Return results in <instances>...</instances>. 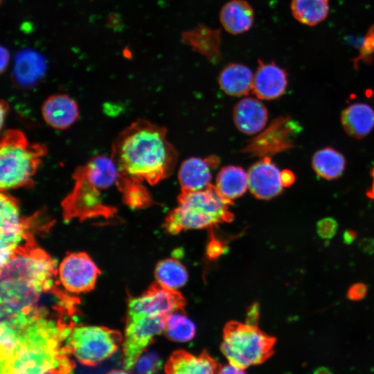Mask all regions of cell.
<instances>
[{
    "label": "cell",
    "instance_id": "21",
    "mask_svg": "<svg viewBox=\"0 0 374 374\" xmlns=\"http://www.w3.org/2000/svg\"><path fill=\"white\" fill-rule=\"evenodd\" d=\"M182 41L212 62L216 63L221 57L219 30L199 25L184 32L182 34Z\"/></svg>",
    "mask_w": 374,
    "mask_h": 374
},
{
    "label": "cell",
    "instance_id": "11",
    "mask_svg": "<svg viewBox=\"0 0 374 374\" xmlns=\"http://www.w3.org/2000/svg\"><path fill=\"white\" fill-rule=\"evenodd\" d=\"M185 300L177 290L163 287L157 283L142 295L128 302L127 316H162L183 310Z\"/></svg>",
    "mask_w": 374,
    "mask_h": 374
},
{
    "label": "cell",
    "instance_id": "40",
    "mask_svg": "<svg viewBox=\"0 0 374 374\" xmlns=\"http://www.w3.org/2000/svg\"><path fill=\"white\" fill-rule=\"evenodd\" d=\"M371 177L373 178V181H372L371 187L366 192V195L369 198H371L372 199H374V166L371 170Z\"/></svg>",
    "mask_w": 374,
    "mask_h": 374
},
{
    "label": "cell",
    "instance_id": "3",
    "mask_svg": "<svg viewBox=\"0 0 374 374\" xmlns=\"http://www.w3.org/2000/svg\"><path fill=\"white\" fill-rule=\"evenodd\" d=\"M177 202L165 222V228L170 233L211 227L233 217L229 210L232 202L225 199L213 184L202 190L181 191Z\"/></svg>",
    "mask_w": 374,
    "mask_h": 374
},
{
    "label": "cell",
    "instance_id": "6",
    "mask_svg": "<svg viewBox=\"0 0 374 374\" xmlns=\"http://www.w3.org/2000/svg\"><path fill=\"white\" fill-rule=\"evenodd\" d=\"M123 342L121 335L114 330L96 326L72 327L66 348L80 363L94 366L109 358Z\"/></svg>",
    "mask_w": 374,
    "mask_h": 374
},
{
    "label": "cell",
    "instance_id": "39",
    "mask_svg": "<svg viewBox=\"0 0 374 374\" xmlns=\"http://www.w3.org/2000/svg\"><path fill=\"white\" fill-rule=\"evenodd\" d=\"M0 107H1V127L2 128L3 124L5 121L6 115L8 112V105L7 102L2 100L1 102Z\"/></svg>",
    "mask_w": 374,
    "mask_h": 374
},
{
    "label": "cell",
    "instance_id": "22",
    "mask_svg": "<svg viewBox=\"0 0 374 374\" xmlns=\"http://www.w3.org/2000/svg\"><path fill=\"white\" fill-rule=\"evenodd\" d=\"M341 122L348 135L361 139L374 128V110L365 103L352 104L343 110Z\"/></svg>",
    "mask_w": 374,
    "mask_h": 374
},
{
    "label": "cell",
    "instance_id": "12",
    "mask_svg": "<svg viewBox=\"0 0 374 374\" xmlns=\"http://www.w3.org/2000/svg\"><path fill=\"white\" fill-rule=\"evenodd\" d=\"M247 174L249 188L258 199H269L283 191L282 171L269 157L253 163Z\"/></svg>",
    "mask_w": 374,
    "mask_h": 374
},
{
    "label": "cell",
    "instance_id": "36",
    "mask_svg": "<svg viewBox=\"0 0 374 374\" xmlns=\"http://www.w3.org/2000/svg\"><path fill=\"white\" fill-rule=\"evenodd\" d=\"M0 54H1L0 71L1 73H3L8 66L10 55V52L8 49L6 47H4L3 46H1Z\"/></svg>",
    "mask_w": 374,
    "mask_h": 374
},
{
    "label": "cell",
    "instance_id": "20",
    "mask_svg": "<svg viewBox=\"0 0 374 374\" xmlns=\"http://www.w3.org/2000/svg\"><path fill=\"white\" fill-rule=\"evenodd\" d=\"M299 125L288 118H280L274 121L259 137L256 143H262L260 149L265 152H278L293 147V136L299 133Z\"/></svg>",
    "mask_w": 374,
    "mask_h": 374
},
{
    "label": "cell",
    "instance_id": "16",
    "mask_svg": "<svg viewBox=\"0 0 374 374\" xmlns=\"http://www.w3.org/2000/svg\"><path fill=\"white\" fill-rule=\"evenodd\" d=\"M220 364L206 350L198 355L179 350L166 363L165 374H217Z\"/></svg>",
    "mask_w": 374,
    "mask_h": 374
},
{
    "label": "cell",
    "instance_id": "24",
    "mask_svg": "<svg viewBox=\"0 0 374 374\" xmlns=\"http://www.w3.org/2000/svg\"><path fill=\"white\" fill-rule=\"evenodd\" d=\"M215 187L225 199L232 202L249 188L248 174L239 166H224L217 175Z\"/></svg>",
    "mask_w": 374,
    "mask_h": 374
},
{
    "label": "cell",
    "instance_id": "8",
    "mask_svg": "<svg viewBox=\"0 0 374 374\" xmlns=\"http://www.w3.org/2000/svg\"><path fill=\"white\" fill-rule=\"evenodd\" d=\"M73 177L75 179L73 189L63 203L66 214L86 216L106 211L100 192L108 188L82 166L77 168Z\"/></svg>",
    "mask_w": 374,
    "mask_h": 374
},
{
    "label": "cell",
    "instance_id": "7",
    "mask_svg": "<svg viewBox=\"0 0 374 374\" xmlns=\"http://www.w3.org/2000/svg\"><path fill=\"white\" fill-rule=\"evenodd\" d=\"M165 325L166 317L127 316L123 339V364L125 370L131 371L153 338L164 331Z\"/></svg>",
    "mask_w": 374,
    "mask_h": 374
},
{
    "label": "cell",
    "instance_id": "34",
    "mask_svg": "<svg viewBox=\"0 0 374 374\" xmlns=\"http://www.w3.org/2000/svg\"><path fill=\"white\" fill-rule=\"evenodd\" d=\"M217 374H246L244 369L240 368L229 363L219 366Z\"/></svg>",
    "mask_w": 374,
    "mask_h": 374
},
{
    "label": "cell",
    "instance_id": "23",
    "mask_svg": "<svg viewBox=\"0 0 374 374\" xmlns=\"http://www.w3.org/2000/svg\"><path fill=\"white\" fill-rule=\"evenodd\" d=\"M253 75L245 65L230 63L220 72L219 84L226 94L242 96L252 91Z\"/></svg>",
    "mask_w": 374,
    "mask_h": 374
},
{
    "label": "cell",
    "instance_id": "41",
    "mask_svg": "<svg viewBox=\"0 0 374 374\" xmlns=\"http://www.w3.org/2000/svg\"><path fill=\"white\" fill-rule=\"evenodd\" d=\"M313 374H332V371L327 367L321 366L317 368Z\"/></svg>",
    "mask_w": 374,
    "mask_h": 374
},
{
    "label": "cell",
    "instance_id": "37",
    "mask_svg": "<svg viewBox=\"0 0 374 374\" xmlns=\"http://www.w3.org/2000/svg\"><path fill=\"white\" fill-rule=\"evenodd\" d=\"M282 180L284 187H287L291 186L295 180V177L294 173L288 170H285L282 171Z\"/></svg>",
    "mask_w": 374,
    "mask_h": 374
},
{
    "label": "cell",
    "instance_id": "18",
    "mask_svg": "<svg viewBox=\"0 0 374 374\" xmlns=\"http://www.w3.org/2000/svg\"><path fill=\"white\" fill-rule=\"evenodd\" d=\"M217 162L216 158L203 159L190 157L186 159L180 166L178 179L181 191H198L206 188L211 184L212 163Z\"/></svg>",
    "mask_w": 374,
    "mask_h": 374
},
{
    "label": "cell",
    "instance_id": "26",
    "mask_svg": "<svg viewBox=\"0 0 374 374\" xmlns=\"http://www.w3.org/2000/svg\"><path fill=\"white\" fill-rule=\"evenodd\" d=\"M290 8L293 17L300 23L316 26L327 17L328 0H292Z\"/></svg>",
    "mask_w": 374,
    "mask_h": 374
},
{
    "label": "cell",
    "instance_id": "19",
    "mask_svg": "<svg viewBox=\"0 0 374 374\" xmlns=\"http://www.w3.org/2000/svg\"><path fill=\"white\" fill-rule=\"evenodd\" d=\"M220 21L223 28L231 35L248 31L254 21V12L245 0H230L220 11Z\"/></svg>",
    "mask_w": 374,
    "mask_h": 374
},
{
    "label": "cell",
    "instance_id": "27",
    "mask_svg": "<svg viewBox=\"0 0 374 374\" xmlns=\"http://www.w3.org/2000/svg\"><path fill=\"white\" fill-rule=\"evenodd\" d=\"M157 283L177 290L188 280V274L183 265L177 259L168 258L159 262L155 269Z\"/></svg>",
    "mask_w": 374,
    "mask_h": 374
},
{
    "label": "cell",
    "instance_id": "32",
    "mask_svg": "<svg viewBox=\"0 0 374 374\" xmlns=\"http://www.w3.org/2000/svg\"><path fill=\"white\" fill-rule=\"evenodd\" d=\"M374 53V24L368 30L359 48V54L355 59L356 64Z\"/></svg>",
    "mask_w": 374,
    "mask_h": 374
},
{
    "label": "cell",
    "instance_id": "29",
    "mask_svg": "<svg viewBox=\"0 0 374 374\" xmlns=\"http://www.w3.org/2000/svg\"><path fill=\"white\" fill-rule=\"evenodd\" d=\"M124 192L127 204L133 208H140L148 205L151 201L148 191L141 183H130L119 188Z\"/></svg>",
    "mask_w": 374,
    "mask_h": 374
},
{
    "label": "cell",
    "instance_id": "10",
    "mask_svg": "<svg viewBox=\"0 0 374 374\" xmlns=\"http://www.w3.org/2000/svg\"><path fill=\"white\" fill-rule=\"evenodd\" d=\"M99 273L97 265L87 254L76 252L69 254L62 260L57 276L67 292L80 294L94 287Z\"/></svg>",
    "mask_w": 374,
    "mask_h": 374
},
{
    "label": "cell",
    "instance_id": "33",
    "mask_svg": "<svg viewBox=\"0 0 374 374\" xmlns=\"http://www.w3.org/2000/svg\"><path fill=\"white\" fill-rule=\"evenodd\" d=\"M367 293V287L363 283L352 285L347 291V297L351 301H359L364 299Z\"/></svg>",
    "mask_w": 374,
    "mask_h": 374
},
{
    "label": "cell",
    "instance_id": "13",
    "mask_svg": "<svg viewBox=\"0 0 374 374\" xmlns=\"http://www.w3.org/2000/svg\"><path fill=\"white\" fill-rule=\"evenodd\" d=\"M287 84L286 71L274 62L258 61L253 75L252 92L259 99L273 100L282 96Z\"/></svg>",
    "mask_w": 374,
    "mask_h": 374
},
{
    "label": "cell",
    "instance_id": "9",
    "mask_svg": "<svg viewBox=\"0 0 374 374\" xmlns=\"http://www.w3.org/2000/svg\"><path fill=\"white\" fill-rule=\"evenodd\" d=\"M26 235V226L16 199L2 191L0 195L1 267L22 247Z\"/></svg>",
    "mask_w": 374,
    "mask_h": 374
},
{
    "label": "cell",
    "instance_id": "4",
    "mask_svg": "<svg viewBox=\"0 0 374 374\" xmlns=\"http://www.w3.org/2000/svg\"><path fill=\"white\" fill-rule=\"evenodd\" d=\"M46 147L30 143L18 130H8L0 143V188L1 191L33 184V177L46 154Z\"/></svg>",
    "mask_w": 374,
    "mask_h": 374
},
{
    "label": "cell",
    "instance_id": "1",
    "mask_svg": "<svg viewBox=\"0 0 374 374\" xmlns=\"http://www.w3.org/2000/svg\"><path fill=\"white\" fill-rule=\"evenodd\" d=\"M111 157L118 172V188L143 181L154 185L172 172L177 152L165 128L139 119L117 136Z\"/></svg>",
    "mask_w": 374,
    "mask_h": 374
},
{
    "label": "cell",
    "instance_id": "42",
    "mask_svg": "<svg viewBox=\"0 0 374 374\" xmlns=\"http://www.w3.org/2000/svg\"><path fill=\"white\" fill-rule=\"evenodd\" d=\"M105 374H130L128 371H127V370H122V369H114V370H112L107 373H106Z\"/></svg>",
    "mask_w": 374,
    "mask_h": 374
},
{
    "label": "cell",
    "instance_id": "5",
    "mask_svg": "<svg viewBox=\"0 0 374 374\" xmlns=\"http://www.w3.org/2000/svg\"><path fill=\"white\" fill-rule=\"evenodd\" d=\"M276 342L275 337L259 329L255 322L229 321L223 329L221 351L229 363L244 370L269 359Z\"/></svg>",
    "mask_w": 374,
    "mask_h": 374
},
{
    "label": "cell",
    "instance_id": "25",
    "mask_svg": "<svg viewBox=\"0 0 374 374\" xmlns=\"http://www.w3.org/2000/svg\"><path fill=\"white\" fill-rule=\"evenodd\" d=\"M344 157L332 148H325L317 151L312 159V166L317 175L323 179H337L345 168Z\"/></svg>",
    "mask_w": 374,
    "mask_h": 374
},
{
    "label": "cell",
    "instance_id": "2",
    "mask_svg": "<svg viewBox=\"0 0 374 374\" xmlns=\"http://www.w3.org/2000/svg\"><path fill=\"white\" fill-rule=\"evenodd\" d=\"M55 263L41 249L21 247L1 267V317L27 314L54 285Z\"/></svg>",
    "mask_w": 374,
    "mask_h": 374
},
{
    "label": "cell",
    "instance_id": "17",
    "mask_svg": "<svg viewBox=\"0 0 374 374\" xmlns=\"http://www.w3.org/2000/svg\"><path fill=\"white\" fill-rule=\"evenodd\" d=\"M233 118L236 127L241 132L252 135L263 130L267 122L268 113L259 100L247 97L234 106Z\"/></svg>",
    "mask_w": 374,
    "mask_h": 374
},
{
    "label": "cell",
    "instance_id": "30",
    "mask_svg": "<svg viewBox=\"0 0 374 374\" xmlns=\"http://www.w3.org/2000/svg\"><path fill=\"white\" fill-rule=\"evenodd\" d=\"M161 366V360L153 351L146 350L139 357L131 371L132 374H157Z\"/></svg>",
    "mask_w": 374,
    "mask_h": 374
},
{
    "label": "cell",
    "instance_id": "15",
    "mask_svg": "<svg viewBox=\"0 0 374 374\" xmlns=\"http://www.w3.org/2000/svg\"><path fill=\"white\" fill-rule=\"evenodd\" d=\"M43 119L47 125L56 130H66L78 118L77 103L69 96L57 93L50 96L41 108Z\"/></svg>",
    "mask_w": 374,
    "mask_h": 374
},
{
    "label": "cell",
    "instance_id": "38",
    "mask_svg": "<svg viewBox=\"0 0 374 374\" xmlns=\"http://www.w3.org/2000/svg\"><path fill=\"white\" fill-rule=\"evenodd\" d=\"M355 238L356 233L350 229L346 230L343 235L344 242L346 244L352 243L355 240Z\"/></svg>",
    "mask_w": 374,
    "mask_h": 374
},
{
    "label": "cell",
    "instance_id": "35",
    "mask_svg": "<svg viewBox=\"0 0 374 374\" xmlns=\"http://www.w3.org/2000/svg\"><path fill=\"white\" fill-rule=\"evenodd\" d=\"M222 251V244L216 240H212L207 248V253L210 258L218 256Z\"/></svg>",
    "mask_w": 374,
    "mask_h": 374
},
{
    "label": "cell",
    "instance_id": "14",
    "mask_svg": "<svg viewBox=\"0 0 374 374\" xmlns=\"http://www.w3.org/2000/svg\"><path fill=\"white\" fill-rule=\"evenodd\" d=\"M46 68L42 55L31 49L21 51L15 58L12 78L19 87L33 88L44 77Z\"/></svg>",
    "mask_w": 374,
    "mask_h": 374
},
{
    "label": "cell",
    "instance_id": "28",
    "mask_svg": "<svg viewBox=\"0 0 374 374\" xmlns=\"http://www.w3.org/2000/svg\"><path fill=\"white\" fill-rule=\"evenodd\" d=\"M164 332L172 341L186 342L194 337L195 326L182 310H177L166 317Z\"/></svg>",
    "mask_w": 374,
    "mask_h": 374
},
{
    "label": "cell",
    "instance_id": "31",
    "mask_svg": "<svg viewBox=\"0 0 374 374\" xmlns=\"http://www.w3.org/2000/svg\"><path fill=\"white\" fill-rule=\"evenodd\" d=\"M338 229V223L331 217H324L317 223V233L323 239L332 238Z\"/></svg>",
    "mask_w": 374,
    "mask_h": 374
}]
</instances>
